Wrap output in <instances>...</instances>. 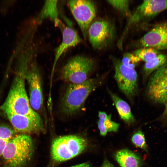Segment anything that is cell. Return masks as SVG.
Instances as JSON below:
<instances>
[{"instance_id": "8992f818", "label": "cell", "mask_w": 167, "mask_h": 167, "mask_svg": "<svg viewBox=\"0 0 167 167\" xmlns=\"http://www.w3.org/2000/svg\"><path fill=\"white\" fill-rule=\"evenodd\" d=\"M116 30L114 24L106 19H100L92 22L88 35L92 47L101 49L109 46L114 41Z\"/></svg>"}, {"instance_id": "8fae6325", "label": "cell", "mask_w": 167, "mask_h": 167, "mask_svg": "<svg viewBox=\"0 0 167 167\" xmlns=\"http://www.w3.org/2000/svg\"><path fill=\"white\" fill-rule=\"evenodd\" d=\"M5 114L15 131L28 135L45 131L43 122L40 115L33 117L8 113Z\"/></svg>"}, {"instance_id": "7a4b0ae2", "label": "cell", "mask_w": 167, "mask_h": 167, "mask_svg": "<svg viewBox=\"0 0 167 167\" xmlns=\"http://www.w3.org/2000/svg\"><path fill=\"white\" fill-rule=\"evenodd\" d=\"M97 85L98 81L95 78L89 79L80 84H69L61 99L60 107L62 114L71 116L79 113Z\"/></svg>"}, {"instance_id": "ac0fdd59", "label": "cell", "mask_w": 167, "mask_h": 167, "mask_svg": "<svg viewBox=\"0 0 167 167\" xmlns=\"http://www.w3.org/2000/svg\"><path fill=\"white\" fill-rule=\"evenodd\" d=\"M167 61L166 55L159 54L150 61L145 62L143 69V77L147 79L148 77Z\"/></svg>"}, {"instance_id": "2e32d148", "label": "cell", "mask_w": 167, "mask_h": 167, "mask_svg": "<svg viewBox=\"0 0 167 167\" xmlns=\"http://www.w3.org/2000/svg\"><path fill=\"white\" fill-rule=\"evenodd\" d=\"M108 91L121 118L126 124L134 122L135 119L128 104L109 90Z\"/></svg>"}, {"instance_id": "7c38bea8", "label": "cell", "mask_w": 167, "mask_h": 167, "mask_svg": "<svg viewBox=\"0 0 167 167\" xmlns=\"http://www.w3.org/2000/svg\"><path fill=\"white\" fill-rule=\"evenodd\" d=\"M167 9V0H144L131 14L126 27L130 29L135 24L145 19L151 18Z\"/></svg>"}, {"instance_id": "9a60e30c", "label": "cell", "mask_w": 167, "mask_h": 167, "mask_svg": "<svg viewBox=\"0 0 167 167\" xmlns=\"http://www.w3.org/2000/svg\"><path fill=\"white\" fill-rule=\"evenodd\" d=\"M114 158L121 167H141L143 164L140 156L128 149H122L117 151Z\"/></svg>"}, {"instance_id": "30bf717a", "label": "cell", "mask_w": 167, "mask_h": 167, "mask_svg": "<svg viewBox=\"0 0 167 167\" xmlns=\"http://www.w3.org/2000/svg\"><path fill=\"white\" fill-rule=\"evenodd\" d=\"M68 3L84 37L86 38L89 27L96 15L94 3L90 0H73L69 1Z\"/></svg>"}, {"instance_id": "4316f807", "label": "cell", "mask_w": 167, "mask_h": 167, "mask_svg": "<svg viewBox=\"0 0 167 167\" xmlns=\"http://www.w3.org/2000/svg\"><path fill=\"white\" fill-rule=\"evenodd\" d=\"M108 115L107 113L104 112L99 111L98 112L99 120L104 122L105 120L107 118Z\"/></svg>"}, {"instance_id": "5b68a950", "label": "cell", "mask_w": 167, "mask_h": 167, "mask_svg": "<svg viewBox=\"0 0 167 167\" xmlns=\"http://www.w3.org/2000/svg\"><path fill=\"white\" fill-rule=\"evenodd\" d=\"M94 65L93 61L89 58L79 55L74 57L62 67L60 79L69 84L82 83L89 79Z\"/></svg>"}, {"instance_id": "52a82bcc", "label": "cell", "mask_w": 167, "mask_h": 167, "mask_svg": "<svg viewBox=\"0 0 167 167\" xmlns=\"http://www.w3.org/2000/svg\"><path fill=\"white\" fill-rule=\"evenodd\" d=\"M25 77L28 85L30 105L35 112H39L43 107L44 96L41 76L35 60H31L27 66Z\"/></svg>"}, {"instance_id": "7402d4cb", "label": "cell", "mask_w": 167, "mask_h": 167, "mask_svg": "<svg viewBox=\"0 0 167 167\" xmlns=\"http://www.w3.org/2000/svg\"><path fill=\"white\" fill-rule=\"evenodd\" d=\"M131 140L132 143L136 147L148 152L144 135L141 131L139 130L135 132L132 136Z\"/></svg>"}, {"instance_id": "484cf974", "label": "cell", "mask_w": 167, "mask_h": 167, "mask_svg": "<svg viewBox=\"0 0 167 167\" xmlns=\"http://www.w3.org/2000/svg\"><path fill=\"white\" fill-rule=\"evenodd\" d=\"M164 105L165 108L160 119L164 124H167V101Z\"/></svg>"}, {"instance_id": "603a6c76", "label": "cell", "mask_w": 167, "mask_h": 167, "mask_svg": "<svg viewBox=\"0 0 167 167\" xmlns=\"http://www.w3.org/2000/svg\"><path fill=\"white\" fill-rule=\"evenodd\" d=\"M141 60L133 54L126 53L124 54L121 62L125 66L134 69Z\"/></svg>"}, {"instance_id": "5bb4252c", "label": "cell", "mask_w": 167, "mask_h": 167, "mask_svg": "<svg viewBox=\"0 0 167 167\" xmlns=\"http://www.w3.org/2000/svg\"><path fill=\"white\" fill-rule=\"evenodd\" d=\"M62 36V41L55 50L52 73L59 58L63 53L69 48L74 47L81 42V39L76 32L70 27L66 26L64 28Z\"/></svg>"}, {"instance_id": "83f0119b", "label": "cell", "mask_w": 167, "mask_h": 167, "mask_svg": "<svg viewBox=\"0 0 167 167\" xmlns=\"http://www.w3.org/2000/svg\"><path fill=\"white\" fill-rule=\"evenodd\" d=\"M101 167H115L108 160L105 159Z\"/></svg>"}, {"instance_id": "6da1fadb", "label": "cell", "mask_w": 167, "mask_h": 167, "mask_svg": "<svg viewBox=\"0 0 167 167\" xmlns=\"http://www.w3.org/2000/svg\"><path fill=\"white\" fill-rule=\"evenodd\" d=\"M19 70L14 78L5 101L0 106L4 113L37 116L39 115L31 107L25 88V70L20 65Z\"/></svg>"}, {"instance_id": "277c9868", "label": "cell", "mask_w": 167, "mask_h": 167, "mask_svg": "<svg viewBox=\"0 0 167 167\" xmlns=\"http://www.w3.org/2000/svg\"><path fill=\"white\" fill-rule=\"evenodd\" d=\"M87 145L86 139L79 136L69 135L58 137L52 143L51 158L56 162L68 160L81 153Z\"/></svg>"}, {"instance_id": "9c48e42d", "label": "cell", "mask_w": 167, "mask_h": 167, "mask_svg": "<svg viewBox=\"0 0 167 167\" xmlns=\"http://www.w3.org/2000/svg\"><path fill=\"white\" fill-rule=\"evenodd\" d=\"M149 98L158 104L167 101V61L151 75L147 87Z\"/></svg>"}, {"instance_id": "44dd1931", "label": "cell", "mask_w": 167, "mask_h": 167, "mask_svg": "<svg viewBox=\"0 0 167 167\" xmlns=\"http://www.w3.org/2000/svg\"><path fill=\"white\" fill-rule=\"evenodd\" d=\"M108 3L124 15L129 18L131 12L129 8L130 1L127 0H107Z\"/></svg>"}, {"instance_id": "e0dca14e", "label": "cell", "mask_w": 167, "mask_h": 167, "mask_svg": "<svg viewBox=\"0 0 167 167\" xmlns=\"http://www.w3.org/2000/svg\"><path fill=\"white\" fill-rule=\"evenodd\" d=\"M47 18L52 19L58 25H59L58 18L57 1L47 0L45 3L43 8L39 16L38 20H42Z\"/></svg>"}, {"instance_id": "d6986e66", "label": "cell", "mask_w": 167, "mask_h": 167, "mask_svg": "<svg viewBox=\"0 0 167 167\" xmlns=\"http://www.w3.org/2000/svg\"><path fill=\"white\" fill-rule=\"evenodd\" d=\"M15 131L7 125L0 124V157L6 146L14 135Z\"/></svg>"}, {"instance_id": "ba28073f", "label": "cell", "mask_w": 167, "mask_h": 167, "mask_svg": "<svg viewBox=\"0 0 167 167\" xmlns=\"http://www.w3.org/2000/svg\"><path fill=\"white\" fill-rule=\"evenodd\" d=\"M114 78L119 89L130 100L135 96L138 90V76L134 69L124 66L119 59L113 58Z\"/></svg>"}, {"instance_id": "4fadbf2b", "label": "cell", "mask_w": 167, "mask_h": 167, "mask_svg": "<svg viewBox=\"0 0 167 167\" xmlns=\"http://www.w3.org/2000/svg\"><path fill=\"white\" fill-rule=\"evenodd\" d=\"M139 43L143 48L167 49V22L155 25L139 40Z\"/></svg>"}, {"instance_id": "f1b7e54d", "label": "cell", "mask_w": 167, "mask_h": 167, "mask_svg": "<svg viewBox=\"0 0 167 167\" xmlns=\"http://www.w3.org/2000/svg\"><path fill=\"white\" fill-rule=\"evenodd\" d=\"M70 167H91V165L88 162H85L74 165Z\"/></svg>"}, {"instance_id": "cb8c5ba5", "label": "cell", "mask_w": 167, "mask_h": 167, "mask_svg": "<svg viewBox=\"0 0 167 167\" xmlns=\"http://www.w3.org/2000/svg\"><path fill=\"white\" fill-rule=\"evenodd\" d=\"M111 117V114L108 115L104 122L105 126L107 132H116L118 131L119 124L112 121Z\"/></svg>"}, {"instance_id": "3957f363", "label": "cell", "mask_w": 167, "mask_h": 167, "mask_svg": "<svg viewBox=\"0 0 167 167\" xmlns=\"http://www.w3.org/2000/svg\"><path fill=\"white\" fill-rule=\"evenodd\" d=\"M33 151L29 135H14L7 144L2 156L5 167H24L30 161Z\"/></svg>"}, {"instance_id": "d4e9b609", "label": "cell", "mask_w": 167, "mask_h": 167, "mask_svg": "<svg viewBox=\"0 0 167 167\" xmlns=\"http://www.w3.org/2000/svg\"><path fill=\"white\" fill-rule=\"evenodd\" d=\"M97 125L101 135L102 136H105L107 134V131L105 126L104 122L99 120L97 122Z\"/></svg>"}, {"instance_id": "ffe728a7", "label": "cell", "mask_w": 167, "mask_h": 167, "mask_svg": "<svg viewBox=\"0 0 167 167\" xmlns=\"http://www.w3.org/2000/svg\"><path fill=\"white\" fill-rule=\"evenodd\" d=\"M140 60L148 62L160 53L158 50L151 47L142 48L135 51L133 53Z\"/></svg>"}]
</instances>
